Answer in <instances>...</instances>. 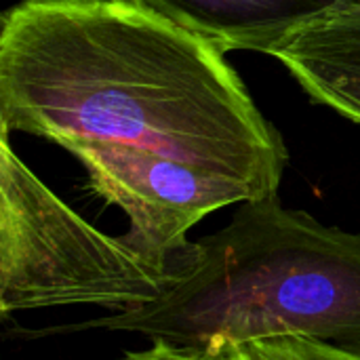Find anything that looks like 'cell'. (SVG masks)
Segmentation results:
<instances>
[{
  "mask_svg": "<svg viewBox=\"0 0 360 360\" xmlns=\"http://www.w3.org/2000/svg\"><path fill=\"white\" fill-rule=\"evenodd\" d=\"M0 127L70 150L156 154L276 194L289 154L224 53L133 0L2 15Z\"/></svg>",
  "mask_w": 360,
  "mask_h": 360,
  "instance_id": "6da1fadb",
  "label": "cell"
},
{
  "mask_svg": "<svg viewBox=\"0 0 360 360\" xmlns=\"http://www.w3.org/2000/svg\"><path fill=\"white\" fill-rule=\"evenodd\" d=\"M196 243L198 268L158 302L19 335L101 329L207 350L310 338L360 350V232L272 194L238 205L226 228Z\"/></svg>",
  "mask_w": 360,
  "mask_h": 360,
  "instance_id": "7a4b0ae2",
  "label": "cell"
},
{
  "mask_svg": "<svg viewBox=\"0 0 360 360\" xmlns=\"http://www.w3.org/2000/svg\"><path fill=\"white\" fill-rule=\"evenodd\" d=\"M190 274L137 253L63 202L0 139V312L158 302Z\"/></svg>",
  "mask_w": 360,
  "mask_h": 360,
  "instance_id": "3957f363",
  "label": "cell"
},
{
  "mask_svg": "<svg viewBox=\"0 0 360 360\" xmlns=\"http://www.w3.org/2000/svg\"><path fill=\"white\" fill-rule=\"evenodd\" d=\"M221 53H272L314 19L360 0H133Z\"/></svg>",
  "mask_w": 360,
  "mask_h": 360,
  "instance_id": "277c9868",
  "label": "cell"
},
{
  "mask_svg": "<svg viewBox=\"0 0 360 360\" xmlns=\"http://www.w3.org/2000/svg\"><path fill=\"white\" fill-rule=\"evenodd\" d=\"M270 55L314 101L360 124V2L314 19Z\"/></svg>",
  "mask_w": 360,
  "mask_h": 360,
  "instance_id": "5b68a950",
  "label": "cell"
},
{
  "mask_svg": "<svg viewBox=\"0 0 360 360\" xmlns=\"http://www.w3.org/2000/svg\"><path fill=\"white\" fill-rule=\"evenodd\" d=\"M245 360H360V350L310 338H272L240 346Z\"/></svg>",
  "mask_w": 360,
  "mask_h": 360,
  "instance_id": "8992f818",
  "label": "cell"
},
{
  "mask_svg": "<svg viewBox=\"0 0 360 360\" xmlns=\"http://www.w3.org/2000/svg\"><path fill=\"white\" fill-rule=\"evenodd\" d=\"M120 360H245V354L238 346L207 350L196 346H181L162 340H152L150 348L127 352Z\"/></svg>",
  "mask_w": 360,
  "mask_h": 360,
  "instance_id": "52a82bcc",
  "label": "cell"
}]
</instances>
